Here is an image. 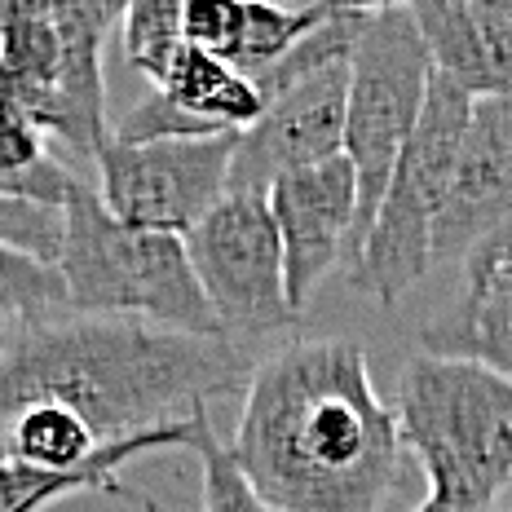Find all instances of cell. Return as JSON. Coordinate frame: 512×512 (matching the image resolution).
Returning <instances> with one entry per match:
<instances>
[{
	"label": "cell",
	"mask_w": 512,
	"mask_h": 512,
	"mask_svg": "<svg viewBox=\"0 0 512 512\" xmlns=\"http://www.w3.org/2000/svg\"><path fill=\"white\" fill-rule=\"evenodd\" d=\"M252 349L142 318L53 314L5 340L0 424L27 407L80 415L98 446L204 420L217 398L248 389Z\"/></svg>",
	"instance_id": "cell-2"
},
{
	"label": "cell",
	"mask_w": 512,
	"mask_h": 512,
	"mask_svg": "<svg viewBox=\"0 0 512 512\" xmlns=\"http://www.w3.org/2000/svg\"><path fill=\"white\" fill-rule=\"evenodd\" d=\"M508 14H512V0H508Z\"/></svg>",
	"instance_id": "cell-29"
},
{
	"label": "cell",
	"mask_w": 512,
	"mask_h": 512,
	"mask_svg": "<svg viewBox=\"0 0 512 512\" xmlns=\"http://www.w3.org/2000/svg\"><path fill=\"white\" fill-rule=\"evenodd\" d=\"M508 256H512V221H504V226L490 234L482 248H473V256L464 261V270H490V265L508 261Z\"/></svg>",
	"instance_id": "cell-25"
},
{
	"label": "cell",
	"mask_w": 512,
	"mask_h": 512,
	"mask_svg": "<svg viewBox=\"0 0 512 512\" xmlns=\"http://www.w3.org/2000/svg\"><path fill=\"white\" fill-rule=\"evenodd\" d=\"M415 512H446V508H442V504H433V499H424V504L415 508Z\"/></svg>",
	"instance_id": "cell-27"
},
{
	"label": "cell",
	"mask_w": 512,
	"mask_h": 512,
	"mask_svg": "<svg viewBox=\"0 0 512 512\" xmlns=\"http://www.w3.org/2000/svg\"><path fill=\"white\" fill-rule=\"evenodd\" d=\"M58 270L71 314L142 318L190 336H226L195 279L186 239L120 226L102 208L98 186L84 177L67 199V239Z\"/></svg>",
	"instance_id": "cell-4"
},
{
	"label": "cell",
	"mask_w": 512,
	"mask_h": 512,
	"mask_svg": "<svg viewBox=\"0 0 512 512\" xmlns=\"http://www.w3.org/2000/svg\"><path fill=\"white\" fill-rule=\"evenodd\" d=\"M340 5H243L234 0V31H230V45L221 53V62H230L239 76H265L270 67L292 53L314 27H323L327 18L336 14Z\"/></svg>",
	"instance_id": "cell-16"
},
{
	"label": "cell",
	"mask_w": 512,
	"mask_h": 512,
	"mask_svg": "<svg viewBox=\"0 0 512 512\" xmlns=\"http://www.w3.org/2000/svg\"><path fill=\"white\" fill-rule=\"evenodd\" d=\"M62 36L53 0H0V71L58 89Z\"/></svg>",
	"instance_id": "cell-17"
},
{
	"label": "cell",
	"mask_w": 512,
	"mask_h": 512,
	"mask_svg": "<svg viewBox=\"0 0 512 512\" xmlns=\"http://www.w3.org/2000/svg\"><path fill=\"white\" fill-rule=\"evenodd\" d=\"M270 212L283 239L287 296L305 314L309 296L349 256L358 226V173L345 155L283 177L270 190Z\"/></svg>",
	"instance_id": "cell-10"
},
{
	"label": "cell",
	"mask_w": 512,
	"mask_h": 512,
	"mask_svg": "<svg viewBox=\"0 0 512 512\" xmlns=\"http://www.w3.org/2000/svg\"><path fill=\"white\" fill-rule=\"evenodd\" d=\"M67 309L71 301L58 265L36 261V256L0 243V340L40 323V318L67 314Z\"/></svg>",
	"instance_id": "cell-18"
},
{
	"label": "cell",
	"mask_w": 512,
	"mask_h": 512,
	"mask_svg": "<svg viewBox=\"0 0 512 512\" xmlns=\"http://www.w3.org/2000/svg\"><path fill=\"white\" fill-rule=\"evenodd\" d=\"M0 354H5V340H0Z\"/></svg>",
	"instance_id": "cell-28"
},
{
	"label": "cell",
	"mask_w": 512,
	"mask_h": 512,
	"mask_svg": "<svg viewBox=\"0 0 512 512\" xmlns=\"http://www.w3.org/2000/svg\"><path fill=\"white\" fill-rule=\"evenodd\" d=\"M349 62L296 80L292 89L265 102L256 124L234 133L230 195H270L283 177L345 155Z\"/></svg>",
	"instance_id": "cell-9"
},
{
	"label": "cell",
	"mask_w": 512,
	"mask_h": 512,
	"mask_svg": "<svg viewBox=\"0 0 512 512\" xmlns=\"http://www.w3.org/2000/svg\"><path fill=\"white\" fill-rule=\"evenodd\" d=\"M128 5L120 0H53V23L62 36V67H58V102L67 115L62 142L80 155H93L106 142V80H102V49L106 36L124 23Z\"/></svg>",
	"instance_id": "cell-13"
},
{
	"label": "cell",
	"mask_w": 512,
	"mask_h": 512,
	"mask_svg": "<svg viewBox=\"0 0 512 512\" xmlns=\"http://www.w3.org/2000/svg\"><path fill=\"white\" fill-rule=\"evenodd\" d=\"M186 252L234 345L252 349L256 340L301 323V309L287 296L283 239L265 195H226L186 234Z\"/></svg>",
	"instance_id": "cell-7"
},
{
	"label": "cell",
	"mask_w": 512,
	"mask_h": 512,
	"mask_svg": "<svg viewBox=\"0 0 512 512\" xmlns=\"http://www.w3.org/2000/svg\"><path fill=\"white\" fill-rule=\"evenodd\" d=\"M512 221V98H477L433 230V265L468 261Z\"/></svg>",
	"instance_id": "cell-11"
},
{
	"label": "cell",
	"mask_w": 512,
	"mask_h": 512,
	"mask_svg": "<svg viewBox=\"0 0 512 512\" xmlns=\"http://www.w3.org/2000/svg\"><path fill=\"white\" fill-rule=\"evenodd\" d=\"M226 446L279 512H384L407 473L398 411L345 336L287 340L256 362Z\"/></svg>",
	"instance_id": "cell-1"
},
{
	"label": "cell",
	"mask_w": 512,
	"mask_h": 512,
	"mask_svg": "<svg viewBox=\"0 0 512 512\" xmlns=\"http://www.w3.org/2000/svg\"><path fill=\"white\" fill-rule=\"evenodd\" d=\"M234 133L98 151V199L120 226L186 239L230 195Z\"/></svg>",
	"instance_id": "cell-8"
},
{
	"label": "cell",
	"mask_w": 512,
	"mask_h": 512,
	"mask_svg": "<svg viewBox=\"0 0 512 512\" xmlns=\"http://www.w3.org/2000/svg\"><path fill=\"white\" fill-rule=\"evenodd\" d=\"M190 451L199 455V468H204V512H279L239 473V464L230 460V446L217 442V433H212V420L199 429Z\"/></svg>",
	"instance_id": "cell-21"
},
{
	"label": "cell",
	"mask_w": 512,
	"mask_h": 512,
	"mask_svg": "<svg viewBox=\"0 0 512 512\" xmlns=\"http://www.w3.org/2000/svg\"><path fill=\"white\" fill-rule=\"evenodd\" d=\"M62 239H67V212L36 208V204H23V199L0 195V243L36 256V261L58 265Z\"/></svg>",
	"instance_id": "cell-23"
},
{
	"label": "cell",
	"mask_w": 512,
	"mask_h": 512,
	"mask_svg": "<svg viewBox=\"0 0 512 512\" xmlns=\"http://www.w3.org/2000/svg\"><path fill=\"white\" fill-rule=\"evenodd\" d=\"M411 18L429 45L433 71L468 98H512L508 0H420Z\"/></svg>",
	"instance_id": "cell-12"
},
{
	"label": "cell",
	"mask_w": 512,
	"mask_h": 512,
	"mask_svg": "<svg viewBox=\"0 0 512 512\" xmlns=\"http://www.w3.org/2000/svg\"><path fill=\"white\" fill-rule=\"evenodd\" d=\"M181 137H217L208 124H199L195 115H186L173 98H164L159 89H151L142 102H133L115 124L111 142L124 146H146V142H181Z\"/></svg>",
	"instance_id": "cell-22"
},
{
	"label": "cell",
	"mask_w": 512,
	"mask_h": 512,
	"mask_svg": "<svg viewBox=\"0 0 512 512\" xmlns=\"http://www.w3.org/2000/svg\"><path fill=\"white\" fill-rule=\"evenodd\" d=\"M164 98H173L186 115H195L199 124H208L212 133H243L256 124V115L265 111L261 93L248 76L221 62L217 53H204L186 45L173 58V67L164 71V80L155 84Z\"/></svg>",
	"instance_id": "cell-15"
},
{
	"label": "cell",
	"mask_w": 512,
	"mask_h": 512,
	"mask_svg": "<svg viewBox=\"0 0 512 512\" xmlns=\"http://www.w3.org/2000/svg\"><path fill=\"white\" fill-rule=\"evenodd\" d=\"M40 159H49L45 151V133L18 115L14 106H0V177H14L23 168H36Z\"/></svg>",
	"instance_id": "cell-24"
},
{
	"label": "cell",
	"mask_w": 512,
	"mask_h": 512,
	"mask_svg": "<svg viewBox=\"0 0 512 512\" xmlns=\"http://www.w3.org/2000/svg\"><path fill=\"white\" fill-rule=\"evenodd\" d=\"M420 354L464 358L512 380V279L499 270L464 274V287L429 323H420Z\"/></svg>",
	"instance_id": "cell-14"
},
{
	"label": "cell",
	"mask_w": 512,
	"mask_h": 512,
	"mask_svg": "<svg viewBox=\"0 0 512 512\" xmlns=\"http://www.w3.org/2000/svg\"><path fill=\"white\" fill-rule=\"evenodd\" d=\"M89 490H106V495H133L120 482L106 477H62V473H40L18 460H0V512H45L58 499L89 495Z\"/></svg>",
	"instance_id": "cell-20"
},
{
	"label": "cell",
	"mask_w": 512,
	"mask_h": 512,
	"mask_svg": "<svg viewBox=\"0 0 512 512\" xmlns=\"http://www.w3.org/2000/svg\"><path fill=\"white\" fill-rule=\"evenodd\" d=\"M468 120H473V98L433 71L429 102L393 168L376 226L362 243L358 261L349 265V283L362 296L393 305L433 270V230L451 190Z\"/></svg>",
	"instance_id": "cell-6"
},
{
	"label": "cell",
	"mask_w": 512,
	"mask_h": 512,
	"mask_svg": "<svg viewBox=\"0 0 512 512\" xmlns=\"http://www.w3.org/2000/svg\"><path fill=\"white\" fill-rule=\"evenodd\" d=\"M433 84V58L411 5L371 9L362 27L354 62H349V120H345V159L358 173V226L349 243V265L367 243L384 190L393 181L402 151L424 115Z\"/></svg>",
	"instance_id": "cell-5"
},
{
	"label": "cell",
	"mask_w": 512,
	"mask_h": 512,
	"mask_svg": "<svg viewBox=\"0 0 512 512\" xmlns=\"http://www.w3.org/2000/svg\"><path fill=\"white\" fill-rule=\"evenodd\" d=\"M402 442L446 512H495L512 486V380L464 358L415 354L398 371Z\"/></svg>",
	"instance_id": "cell-3"
},
{
	"label": "cell",
	"mask_w": 512,
	"mask_h": 512,
	"mask_svg": "<svg viewBox=\"0 0 512 512\" xmlns=\"http://www.w3.org/2000/svg\"><path fill=\"white\" fill-rule=\"evenodd\" d=\"M124 58L133 71H142L151 84L164 80L173 58L186 49L181 31V0H137L124 14Z\"/></svg>",
	"instance_id": "cell-19"
},
{
	"label": "cell",
	"mask_w": 512,
	"mask_h": 512,
	"mask_svg": "<svg viewBox=\"0 0 512 512\" xmlns=\"http://www.w3.org/2000/svg\"><path fill=\"white\" fill-rule=\"evenodd\" d=\"M490 270H499V274H508V279H512V256H508V261H499V265H490ZM464 274H477V270H464Z\"/></svg>",
	"instance_id": "cell-26"
}]
</instances>
